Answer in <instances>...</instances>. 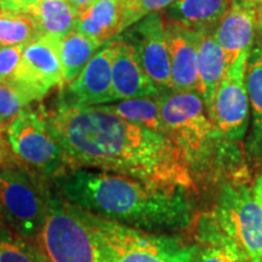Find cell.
I'll list each match as a JSON object with an SVG mask.
<instances>
[{
	"mask_svg": "<svg viewBox=\"0 0 262 262\" xmlns=\"http://www.w3.org/2000/svg\"><path fill=\"white\" fill-rule=\"evenodd\" d=\"M42 112L63 152L66 169L102 170L163 187L196 191L187 160L170 136L96 107L58 102Z\"/></svg>",
	"mask_w": 262,
	"mask_h": 262,
	"instance_id": "obj_1",
	"label": "cell"
},
{
	"mask_svg": "<svg viewBox=\"0 0 262 262\" xmlns=\"http://www.w3.org/2000/svg\"><path fill=\"white\" fill-rule=\"evenodd\" d=\"M62 201L129 227L169 234L194 224L195 208L187 191L163 187L122 173L64 169L51 178Z\"/></svg>",
	"mask_w": 262,
	"mask_h": 262,
	"instance_id": "obj_2",
	"label": "cell"
},
{
	"mask_svg": "<svg viewBox=\"0 0 262 262\" xmlns=\"http://www.w3.org/2000/svg\"><path fill=\"white\" fill-rule=\"evenodd\" d=\"M157 102L168 135L182 150L195 182L239 169L241 143L226 140L208 116L196 91H162Z\"/></svg>",
	"mask_w": 262,
	"mask_h": 262,
	"instance_id": "obj_3",
	"label": "cell"
},
{
	"mask_svg": "<svg viewBox=\"0 0 262 262\" xmlns=\"http://www.w3.org/2000/svg\"><path fill=\"white\" fill-rule=\"evenodd\" d=\"M74 208L93 231L103 262H192L194 256L195 243L129 227Z\"/></svg>",
	"mask_w": 262,
	"mask_h": 262,
	"instance_id": "obj_4",
	"label": "cell"
},
{
	"mask_svg": "<svg viewBox=\"0 0 262 262\" xmlns=\"http://www.w3.org/2000/svg\"><path fill=\"white\" fill-rule=\"evenodd\" d=\"M39 245L50 262H103L89 225L70 203L47 189V211Z\"/></svg>",
	"mask_w": 262,
	"mask_h": 262,
	"instance_id": "obj_5",
	"label": "cell"
},
{
	"mask_svg": "<svg viewBox=\"0 0 262 262\" xmlns=\"http://www.w3.org/2000/svg\"><path fill=\"white\" fill-rule=\"evenodd\" d=\"M47 189L27 170L0 163V219L18 237L38 241L45 221Z\"/></svg>",
	"mask_w": 262,
	"mask_h": 262,
	"instance_id": "obj_6",
	"label": "cell"
},
{
	"mask_svg": "<svg viewBox=\"0 0 262 262\" xmlns=\"http://www.w3.org/2000/svg\"><path fill=\"white\" fill-rule=\"evenodd\" d=\"M211 215L249 262H262V206L248 186L238 182L222 186Z\"/></svg>",
	"mask_w": 262,
	"mask_h": 262,
	"instance_id": "obj_7",
	"label": "cell"
},
{
	"mask_svg": "<svg viewBox=\"0 0 262 262\" xmlns=\"http://www.w3.org/2000/svg\"><path fill=\"white\" fill-rule=\"evenodd\" d=\"M5 134L15 156L31 168L51 178L66 169L63 152L49 129L42 108L38 112L25 107Z\"/></svg>",
	"mask_w": 262,
	"mask_h": 262,
	"instance_id": "obj_8",
	"label": "cell"
},
{
	"mask_svg": "<svg viewBox=\"0 0 262 262\" xmlns=\"http://www.w3.org/2000/svg\"><path fill=\"white\" fill-rule=\"evenodd\" d=\"M250 51H243L229 64L217 85L208 116L226 140L241 143L249 129L247 66Z\"/></svg>",
	"mask_w": 262,
	"mask_h": 262,
	"instance_id": "obj_9",
	"label": "cell"
},
{
	"mask_svg": "<svg viewBox=\"0 0 262 262\" xmlns=\"http://www.w3.org/2000/svg\"><path fill=\"white\" fill-rule=\"evenodd\" d=\"M58 45L60 40L47 37H37L25 44L21 62L8 84L28 104L44 98L55 88L64 86Z\"/></svg>",
	"mask_w": 262,
	"mask_h": 262,
	"instance_id": "obj_10",
	"label": "cell"
},
{
	"mask_svg": "<svg viewBox=\"0 0 262 262\" xmlns=\"http://www.w3.org/2000/svg\"><path fill=\"white\" fill-rule=\"evenodd\" d=\"M123 40L136 50L141 67L160 91L172 90L171 70L164 18L159 11L145 16L125 29Z\"/></svg>",
	"mask_w": 262,
	"mask_h": 262,
	"instance_id": "obj_11",
	"label": "cell"
},
{
	"mask_svg": "<svg viewBox=\"0 0 262 262\" xmlns=\"http://www.w3.org/2000/svg\"><path fill=\"white\" fill-rule=\"evenodd\" d=\"M58 102L74 107H94L114 102L112 41L96 52L72 83L62 88Z\"/></svg>",
	"mask_w": 262,
	"mask_h": 262,
	"instance_id": "obj_12",
	"label": "cell"
},
{
	"mask_svg": "<svg viewBox=\"0 0 262 262\" xmlns=\"http://www.w3.org/2000/svg\"><path fill=\"white\" fill-rule=\"evenodd\" d=\"M112 85L114 102L131 98H157L160 91L141 67L133 45L112 40Z\"/></svg>",
	"mask_w": 262,
	"mask_h": 262,
	"instance_id": "obj_13",
	"label": "cell"
},
{
	"mask_svg": "<svg viewBox=\"0 0 262 262\" xmlns=\"http://www.w3.org/2000/svg\"><path fill=\"white\" fill-rule=\"evenodd\" d=\"M172 90L198 91V32L164 18Z\"/></svg>",
	"mask_w": 262,
	"mask_h": 262,
	"instance_id": "obj_14",
	"label": "cell"
},
{
	"mask_svg": "<svg viewBox=\"0 0 262 262\" xmlns=\"http://www.w3.org/2000/svg\"><path fill=\"white\" fill-rule=\"evenodd\" d=\"M257 28V6L231 2L219 25L212 32L215 40L225 51L228 66L243 51L253 48Z\"/></svg>",
	"mask_w": 262,
	"mask_h": 262,
	"instance_id": "obj_15",
	"label": "cell"
},
{
	"mask_svg": "<svg viewBox=\"0 0 262 262\" xmlns=\"http://www.w3.org/2000/svg\"><path fill=\"white\" fill-rule=\"evenodd\" d=\"M247 90L251 108V129L245 143V157L253 165H262V44L251 48L247 66Z\"/></svg>",
	"mask_w": 262,
	"mask_h": 262,
	"instance_id": "obj_16",
	"label": "cell"
},
{
	"mask_svg": "<svg viewBox=\"0 0 262 262\" xmlns=\"http://www.w3.org/2000/svg\"><path fill=\"white\" fill-rule=\"evenodd\" d=\"M195 251L192 262H249L243 251L225 233L211 214L196 220Z\"/></svg>",
	"mask_w": 262,
	"mask_h": 262,
	"instance_id": "obj_17",
	"label": "cell"
},
{
	"mask_svg": "<svg viewBox=\"0 0 262 262\" xmlns=\"http://www.w3.org/2000/svg\"><path fill=\"white\" fill-rule=\"evenodd\" d=\"M122 18L120 0H95L78 15L74 31L104 45L122 33Z\"/></svg>",
	"mask_w": 262,
	"mask_h": 262,
	"instance_id": "obj_18",
	"label": "cell"
},
{
	"mask_svg": "<svg viewBox=\"0 0 262 262\" xmlns=\"http://www.w3.org/2000/svg\"><path fill=\"white\" fill-rule=\"evenodd\" d=\"M24 14L31 18L38 37L61 40L74 31L78 12L67 0H32Z\"/></svg>",
	"mask_w": 262,
	"mask_h": 262,
	"instance_id": "obj_19",
	"label": "cell"
},
{
	"mask_svg": "<svg viewBox=\"0 0 262 262\" xmlns=\"http://www.w3.org/2000/svg\"><path fill=\"white\" fill-rule=\"evenodd\" d=\"M229 6L231 0H173L165 19L194 32H214Z\"/></svg>",
	"mask_w": 262,
	"mask_h": 262,
	"instance_id": "obj_20",
	"label": "cell"
},
{
	"mask_svg": "<svg viewBox=\"0 0 262 262\" xmlns=\"http://www.w3.org/2000/svg\"><path fill=\"white\" fill-rule=\"evenodd\" d=\"M199 33V32H198ZM198 93L204 101L206 112L211 106L217 85L228 67L225 51L215 40L212 32L199 33Z\"/></svg>",
	"mask_w": 262,
	"mask_h": 262,
	"instance_id": "obj_21",
	"label": "cell"
},
{
	"mask_svg": "<svg viewBox=\"0 0 262 262\" xmlns=\"http://www.w3.org/2000/svg\"><path fill=\"white\" fill-rule=\"evenodd\" d=\"M94 107L103 112L112 113L126 122L168 135V130L160 116L157 98H131Z\"/></svg>",
	"mask_w": 262,
	"mask_h": 262,
	"instance_id": "obj_22",
	"label": "cell"
},
{
	"mask_svg": "<svg viewBox=\"0 0 262 262\" xmlns=\"http://www.w3.org/2000/svg\"><path fill=\"white\" fill-rule=\"evenodd\" d=\"M102 45L85 37L77 31H72L60 40L58 51L64 86L72 83L81 73L85 66L96 55Z\"/></svg>",
	"mask_w": 262,
	"mask_h": 262,
	"instance_id": "obj_23",
	"label": "cell"
},
{
	"mask_svg": "<svg viewBox=\"0 0 262 262\" xmlns=\"http://www.w3.org/2000/svg\"><path fill=\"white\" fill-rule=\"evenodd\" d=\"M37 37L34 25L27 15L0 10V47L25 45Z\"/></svg>",
	"mask_w": 262,
	"mask_h": 262,
	"instance_id": "obj_24",
	"label": "cell"
},
{
	"mask_svg": "<svg viewBox=\"0 0 262 262\" xmlns=\"http://www.w3.org/2000/svg\"><path fill=\"white\" fill-rule=\"evenodd\" d=\"M0 262H50L40 245L17 234L0 235Z\"/></svg>",
	"mask_w": 262,
	"mask_h": 262,
	"instance_id": "obj_25",
	"label": "cell"
},
{
	"mask_svg": "<svg viewBox=\"0 0 262 262\" xmlns=\"http://www.w3.org/2000/svg\"><path fill=\"white\" fill-rule=\"evenodd\" d=\"M27 106L28 102L17 90L0 83V135H4L12 120Z\"/></svg>",
	"mask_w": 262,
	"mask_h": 262,
	"instance_id": "obj_26",
	"label": "cell"
},
{
	"mask_svg": "<svg viewBox=\"0 0 262 262\" xmlns=\"http://www.w3.org/2000/svg\"><path fill=\"white\" fill-rule=\"evenodd\" d=\"M173 0H127L122 3V33L152 12L168 8Z\"/></svg>",
	"mask_w": 262,
	"mask_h": 262,
	"instance_id": "obj_27",
	"label": "cell"
},
{
	"mask_svg": "<svg viewBox=\"0 0 262 262\" xmlns=\"http://www.w3.org/2000/svg\"><path fill=\"white\" fill-rule=\"evenodd\" d=\"M25 45L0 47V83L8 84L21 62Z\"/></svg>",
	"mask_w": 262,
	"mask_h": 262,
	"instance_id": "obj_28",
	"label": "cell"
},
{
	"mask_svg": "<svg viewBox=\"0 0 262 262\" xmlns=\"http://www.w3.org/2000/svg\"><path fill=\"white\" fill-rule=\"evenodd\" d=\"M32 0H0V10L24 12Z\"/></svg>",
	"mask_w": 262,
	"mask_h": 262,
	"instance_id": "obj_29",
	"label": "cell"
},
{
	"mask_svg": "<svg viewBox=\"0 0 262 262\" xmlns=\"http://www.w3.org/2000/svg\"><path fill=\"white\" fill-rule=\"evenodd\" d=\"M251 193H253L255 201L262 206V171L260 175L257 176L256 180L254 181L253 188H251Z\"/></svg>",
	"mask_w": 262,
	"mask_h": 262,
	"instance_id": "obj_30",
	"label": "cell"
},
{
	"mask_svg": "<svg viewBox=\"0 0 262 262\" xmlns=\"http://www.w3.org/2000/svg\"><path fill=\"white\" fill-rule=\"evenodd\" d=\"M67 2L77 10L78 15H79L83 10L86 9L90 4H93L95 0H67Z\"/></svg>",
	"mask_w": 262,
	"mask_h": 262,
	"instance_id": "obj_31",
	"label": "cell"
},
{
	"mask_svg": "<svg viewBox=\"0 0 262 262\" xmlns=\"http://www.w3.org/2000/svg\"><path fill=\"white\" fill-rule=\"evenodd\" d=\"M256 34H257V41L262 44V8L257 6V28H256Z\"/></svg>",
	"mask_w": 262,
	"mask_h": 262,
	"instance_id": "obj_32",
	"label": "cell"
},
{
	"mask_svg": "<svg viewBox=\"0 0 262 262\" xmlns=\"http://www.w3.org/2000/svg\"><path fill=\"white\" fill-rule=\"evenodd\" d=\"M6 148L4 145V140H3V135H0V163H6Z\"/></svg>",
	"mask_w": 262,
	"mask_h": 262,
	"instance_id": "obj_33",
	"label": "cell"
},
{
	"mask_svg": "<svg viewBox=\"0 0 262 262\" xmlns=\"http://www.w3.org/2000/svg\"><path fill=\"white\" fill-rule=\"evenodd\" d=\"M231 2L244 3V4H249V5H255V6H257V4H256V0H231Z\"/></svg>",
	"mask_w": 262,
	"mask_h": 262,
	"instance_id": "obj_34",
	"label": "cell"
},
{
	"mask_svg": "<svg viewBox=\"0 0 262 262\" xmlns=\"http://www.w3.org/2000/svg\"><path fill=\"white\" fill-rule=\"evenodd\" d=\"M256 4L258 8H262V0H256Z\"/></svg>",
	"mask_w": 262,
	"mask_h": 262,
	"instance_id": "obj_35",
	"label": "cell"
},
{
	"mask_svg": "<svg viewBox=\"0 0 262 262\" xmlns=\"http://www.w3.org/2000/svg\"><path fill=\"white\" fill-rule=\"evenodd\" d=\"M120 2H122V3H125V2H127V0H120Z\"/></svg>",
	"mask_w": 262,
	"mask_h": 262,
	"instance_id": "obj_36",
	"label": "cell"
},
{
	"mask_svg": "<svg viewBox=\"0 0 262 262\" xmlns=\"http://www.w3.org/2000/svg\"><path fill=\"white\" fill-rule=\"evenodd\" d=\"M3 232H4V231H0V235H2V233H3Z\"/></svg>",
	"mask_w": 262,
	"mask_h": 262,
	"instance_id": "obj_37",
	"label": "cell"
}]
</instances>
